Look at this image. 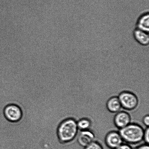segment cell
I'll use <instances>...</instances> for the list:
<instances>
[{"label":"cell","mask_w":149,"mask_h":149,"mask_svg":"<svg viewBox=\"0 0 149 149\" xmlns=\"http://www.w3.org/2000/svg\"><path fill=\"white\" fill-rule=\"evenodd\" d=\"M79 131L76 119L72 117L68 118L59 123L57 129V136L61 143H68L75 139Z\"/></svg>","instance_id":"6da1fadb"},{"label":"cell","mask_w":149,"mask_h":149,"mask_svg":"<svg viewBox=\"0 0 149 149\" xmlns=\"http://www.w3.org/2000/svg\"><path fill=\"white\" fill-rule=\"evenodd\" d=\"M144 129L139 124L131 123L125 127L119 130L123 142L129 145H135L143 140Z\"/></svg>","instance_id":"7a4b0ae2"},{"label":"cell","mask_w":149,"mask_h":149,"mask_svg":"<svg viewBox=\"0 0 149 149\" xmlns=\"http://www.w3.org/2000/svg\"><path fill=\"white\" fill-rule=\"evenodd\" d=\"M122 108L127 111H131L136 109L139 103L136 95L129 91L121 92L118 96Z\"/></svg>","instance_id":"3957f363"},{"label":"cell","mask_w":149,"mask_h":149,"mask_svg":"<svg viewBox=\"0 0 149 149\" xmlns=\"http://www.w3.org/2000/svg\"><path fill=\"white\" fill-rule=\"evenodd\" d=\"M3 115L6 120L12 123L20 122L23 116L22 110L19 106L15 104H10L4 107Z\"/></svg>","instance_id":"277c9868"},{"label":"cell","mask_w":149,"mask_h":149,"mask_svg":"<svg viewBox=\"0 0 149 149\" xmlns=\"http://www.w3.org/2000/svg\"><path fill=\"white\" fill-rule=\"evenodd\" d=\"M104 142L108 148L115 149L122 145L124 142L119 131L113 130L109 131L107 134Z\"/></svg>","instance_id":"5b68a950"},{"label":"cell","mask_w":149,"mask_h":149,"mask_svg":"<svg viewBox=\"0 0 149 149\" xmlns=\"http://www.w3.org/2000/svg\"><path fill=\"white\" fill-rule=\"evenodd\" d=\"M113 120L115 126L120 130L131 123V117L128 112L120 111L115 113Z\"/></svg>","instance_id":"8992f818"},{"label":"cell","mask_w":149,"mask_h":149,"mask_svg":"<svg viewBox=\"0 0 149 149\" xmlns=\"http://www.w3.org/2000/svg\"><path fill=\"white\" fill-rule=\"evenodd\" d=\"M77 141L79 145L85 147L95 141V135L91 130L80 131L77 136Z\"/></svg>","instance_id":"52a82bcc"},{"label":"cell","mask_w":149,"mask_h":149,"mask_svg":"<svg viewBox=\"0 0 149 149\" xmlns=\"http://www.w3.org/2000/svg\"><path fill=\"white\" fill-rule=\"evenodd\" d=\"M134 39L141 46H147L149 43V36L148 32L136 28L133 33Z\"/></svg>","instance_id":"ba28073f"},{"label":"cell","mask_w":149,"mask_h":149,"mask_svg":"<svg viewBox=\"0 0 149 149\" xmlns=\"http://www.w3.org/2000/svg\"><path fill=\"white\" fill-rule=\"evenodd\" d=\"M106 107L109 112L113 113H117L122 109L119 99L117 96L109 98L107 102Z\"/></svg>","instance_id":"9c48e42d"},{"label":"cell","mask_w":149,"mask_h":149,"mask_svg":"<svg viewBox=\"0 0 149 149\" xmlns=\"http://www.w3.org/2000/svg\"><path fill=\"white\" fill-rule=\"evenodd\" d=\"M136 28L149 33V13L148 11L142 13L138 17Z\"/></svg>","instance_id":"30bf717a"},{"label":"cell","mask_w":149,"mask_h":149,"mask_svg":"<svg viewBox=\"0 0 149 149\" xmlns=\"http://www.w3.org/2000/svg\"><path fill=\"white\" fill-rule=\"evenodd\" d=\"M77 125L79 131H83L91 130L92 122L88 118L83 117L77 120Z\"/></svg>","instance_id":"8fae6325"},{"label":"cell","mask_w":149,"mask_h":149,"mask_svg":"<svg viewBox=\"0 0 149 149\" xmlns=\"http://www.w3.org/2000/svg\"><path fill=\"white\" fill-rule=\"evenodd\" d=\"M84 149H104V148L100 143L95 141L87 146L84 147Z\"/></svg>","instance_id":"7c38bea8"},{"label":"cell","mask_w":149,"mask_h":149,"mask_svg":"<svg viewBox=\"0 0 149 149\" xmlns=\"http://www.w3.org/2000/svg\"><path fill=\"white\" fill-rule=\"evenodd\" d=\"M145 143L149 144V127H146V129H144L143 140Z\"/></svg>","instance_id":"4fadbf2b"},{"label":"cell","mask_w":149,"mask_h":149,"mask_svg":"<svg viewBox=\"0 0 149 149\" xmlns=\"http://www.w3.org/2000/svg\"><path fill=\"white\" fill-rule=\"evenodd\" d=\"M143 124L146 127H149V116L148 115H146L143 117L142 119Z\"/></svg>","instance_id":"5bb4252c"},{"label":"cell","mask_w":149,"mask_h":149,"mask_svg":"<svg viewBox=\"0 0 149 149\" xmlns=\"http://www.w3.org/2000/svg\"><path fill=\"white\" fill-rule=\"evenodd\" d=\"M115 149H133L130 145L127 143H123L118 148Z\"/></svg>","instance_id":"9a60e30c"},{"label":"cell","mask_w":149,"mask_h":149,"mask_svg":"<svg viewBox=\"0 0 149 149\" xmlns=\"http://www.w3.org/2000/svg\"><path fill=\"white\" fill-rule=\"evenodd\" d=\"M135 149H149V144H144L138 146Z\"/></svg>","instance_id":"2e32d148"}]
</instances>
